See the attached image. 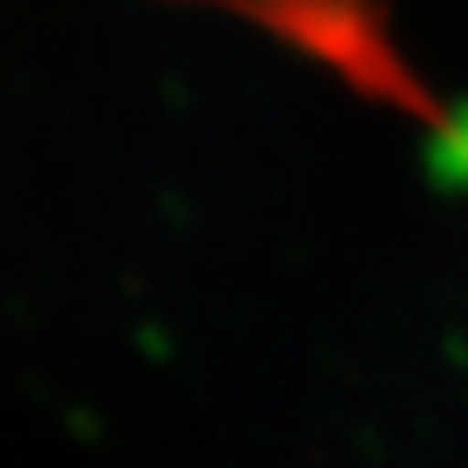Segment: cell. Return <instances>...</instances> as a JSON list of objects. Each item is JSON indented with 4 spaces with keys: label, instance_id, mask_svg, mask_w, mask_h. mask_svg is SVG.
<instances>
[{
    "label": "cell",
    "instance_id": "6da1fadb",
    "mask_svg": "<svg viewBox=\"0 0 468 468\" xmlns=\"http://www.w3.org/2000/svg\"><path fill=\"white\" fill-rule=\"evenodd\" d=\"M234 10L274 26L284 40L304 46L309 55L339 65L364 95L394 100V105L419 110L423 120L429 115V95L409 80L404 60L394 55V46L378 30V10L374 0H229Z\"/></svg>",
    "mask_w": 468,
    "mask_h": 468
}]
</instances>
